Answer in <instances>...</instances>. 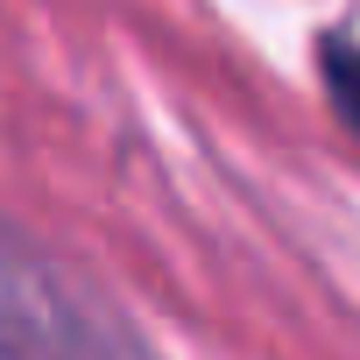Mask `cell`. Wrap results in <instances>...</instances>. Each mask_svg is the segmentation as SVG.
<instances>
[{
    "mask_svg": "<svg viewBox=\"0 0 360 360\" xmlns=\"http://www.w3.org/2000/svg\"><path fill=\"white\" fill-rule=\"evenodd\" d=\"M0 360H148V353L50 255L0 226Z\"/></svg>",
    "mask_w": 360,
    "mask_h": 360,
    "instance_id": "obj_1",
    "label": "cell"
},
{
    "mask_svg": "<svg viewBox=\"0 0 360 360\" xmlns=\"http://www.w3.org/2000/svg\"><path fill=\"white\" fill-rule=\"evenodd\" d=\"M325 85H332V106L346 113V127H360V50L353 43H325Z\"/></svg>",
    "mask_w": 360,
    "mask_h": 360,
    "instance_id": "obj_2",
    "label": "cell"
}]
</instances>
